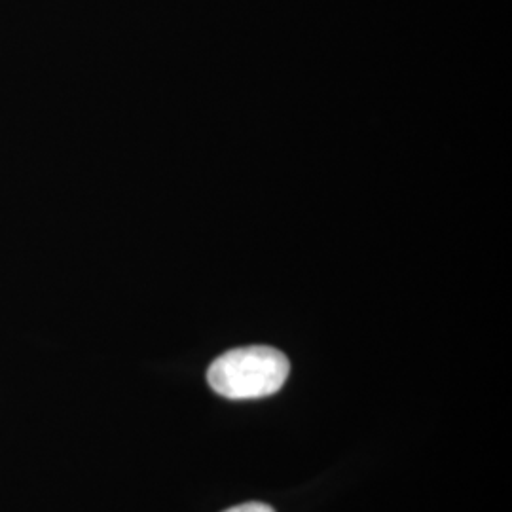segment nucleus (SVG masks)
<instances>
[{"instance_id":"f257e3e1","label":"nucleus","mask_w":512,"mask_h":512,"mask_svg":"<svg viewBox=\"0 0 512 512\" xmlns=\"http://www.w3.org/2000/svg\"><path fill=\"white\" fill-rule=\"evenodd\" d=\"M291 372L285 353L270 346H249L224 353L207 370L215 393L232 401L260 399L277 393Z\"/></svg>"},{"instance_id":"f03ea898","label":"nucleus","mask_w":512,"mask_h":512,"mask_svg":"<svg viewBox=\"0 0 512 512\" xmlns=\"http://www.w3.org/2000/svg\"><path fill=\"white\" fill-rule=\"evenodd\" d=\"M224 512H275L270 505H264V503H245V505H238V507H232L228 511Z\"/></svg>"}]
</instances>
